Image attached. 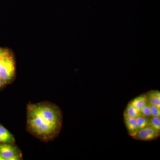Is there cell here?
I'll return each mask as SVG.
<instances>
[{
    "label": "cell",
    "instance_id": "cell-1",
    "mask_svg": "<svg viewBox=\"0 0 160 160\" xmlns=\"http://www.w3.org/2000/svg\"><path fill=\"white\" fill-rule=\"evenodd\" d=\"M27 124L30 131L45 139L54 137L62 127V116L57 106L47 103L30 104Z\"/></svg>",
    "mask_w": 160,
    "mask_h": 160
},
{
    "label": "cell",
    "instance_id": "cell-2",
    "mask_svg": "<svg viewBox=\"0 0 160 160\" xmlns=\"http://www.w3.org/2000/svg\"><path fill=\"white\" fill-rule=\"evenodd\" d=\"M15 73V62L12 51L4 58L0 68V78L5 84L9 82L13 78Z\"/></svg>",
    "mask_w": 160,
    "mask_h": 160
},
{
    "label": "cell",
    "instance_id": "cell-3",
    "mask_svg": "<svg viewBox=\"0 0 160 160\" xmlns=\"http://www.w3.org/2000/svg\"><path fill=\"white\" fill-rule=\"evenodd\" d=\"M0 155L4 160H19L21 158L17 148L8 144L0 145Z\"/></svg>",
    "mask_w": 160,
    "mask_h": 160
},
{
    "label": "cell",
    "instance_id": "cell-4",
    "mask_svg": "<svg viewBox=\"0 0 160 160\" xmlns=\"http://www.w3.org/2000/svg\"><path fill=\"white\" fill-rule=\"evenodd\" d=\"M160 135V132L156 131L149 126L138 130L136 134L132 138L141 141H152L159 137Z\"/></svg>",
    "mask_w": 160,
    "mask_h": 160
},
{
    "label": "cell",
    "instance_id": "cell-5",
    "mask_svg": "<svg viewBox=\"0 0 160 160\" xmlns=\"http://www.w3.org/2000/svg\"><path fill=\"white\" fill-rule=\"evenodd\" d=\"M124 122L129 135L134 136L138 130L136 118L124 117Z\"/></svg>",
    "mask_w": 160,
    "mask_h": 160
},
{
    "label": "cell",
    "instance_id": "cell-6",
    "mask_svg": "<svg viewBox=\"0 0 160 160\" xmlns=\"http://www.w3.org/2000/svg\"><path fill=\"white\" fill-rule=\"evenodd\" d=\"M148 102L150 105L160 108V92L152 90L146 94Z\"/></svg>",
    "mask_w": 160,
    "mask_h": 160
},
{
    "label": "cell",
    "instance_id": "cell-7",
    "mask_svg": "<svg viewBox=\"0 0 160 160\" xmlns=\"http://www.w3.org/2000/svg\"><path fill=\"white\" fill-rule=\"evenodd\" d=\"M129 103L140 111L148 103L146 94L141 95L132 100Z\"/></svg>",
    "mask_w": 160,
    "mask_h": 160
},
{
    "label": "cell",
    "instance_id": "cell-8",
    "mask_svg": "<svg viewBox=\"0 0 160 160\" xmlns=\"http://www.w3.org/2000/svg\"><path fill=\"white\" fill-rule=\"evenodd\" d=\"M140 114H141L140 110L137 109L129 102L124 111V116L137 118Z\"/></svg>",
    "mask_w": 160,
    "mask_h": 160
},
{
    "label": "cell",
    "instance_id": "cell-9",
    "mask_svg": "<svg viewBox=\"0 0 160 160\" xmlns=\"http://www.w3.org/2000/svg\"><path fill=\"white\" fill-rule=\"evenodd\" d=\"M0 136L4 138L7 143H12L15 140L13 136L4 126L0 125Z\"/></svg>",
    "mask_w": 160,
    "mask_h": 160
},
{
    "label": "cell",
    "instance_id": "cell-10",
    "mask_svg": "<svg viewBox=\"0 0 160 160\" xmlns=\"http://www.w3.org/2000/svg\"><path fill=\"white\" fill-rule=\"evenodd\" d=\"M136 120L138 130L149 126V118L146 117L143 115L140 114L136 118Z\"/></svg>",
    "mask_w": 160,
    "mask_h": 160
},
{
    "label": "cell",
    "instance_id": "cell-11",
    "mask_svg": "<svg viewBox=\"0 0 160 160\" xmlns=\"http://www.w3.org/2000/svg\"><path fill=\"white\" fill-rule=\"evenodd\" d=\"M149 126L160 132V117H152L149 118Z\"/></svg>",
    "mask_w": 160,
    "mask_h": 160
},
{
    "label": "cell",
    "instance_id": "cell-12",
    "mask_svg": "<svg viewBox=\"0 0 160 160\" xmlns=\"http://www.w3.org/2000/svg\"><path fill=\"white\" fill-rule=\"evenodd\" d=\"M141 114L144 116L150 118L152 117L151 109L149 103H147L145 106H143L140 110Z\"/></svg>",
    "mask_w": 160,
    "mask_h": 160
},
{
    "label": "cell",
    "instance_id": "cell-13",
    "mask_svg": "<svg viewBox=\"0 0 160 160\" xmlns=\"http://www.w3.org/2000/svg\"><path fill=\"white\" fill-rule=\"evenodd\" d=\"M150 109H151L152 117H160V108H158L156 106L150 105Z\"/></svg>",
    "mask_w": 160,
    "mask_h": 160
},
{
    "label": "cell",
    "instance_id": "cell-14",
    "mask_svg": "<svg viewBox=\"0 0 160 160\" xmlns=\"http://www.w3.org/2000/svg\"><path fill=\"white\" fill-rule=\"evenodd\" d=\"M5 84V83L3 82V80L0 78V87L3 86V85Z\"/></svg>",
    "mask_w": 160,
    "mask_h": 160
},
{
    "label": "cell",
    "instance_id": "cell-15",
    "mask_svg": "<svg viewBox=\"0 0 160 160\" xmlns=\"http://www.w3.org/2000/svg\"><path fill=\"white\" fill-rule=\"evenodd\" d=\"M0 160H4L2 157L0 155Z\"/></svg>",
    "mask_w": 160,
    "mask_h": 160
}]
</instances>
